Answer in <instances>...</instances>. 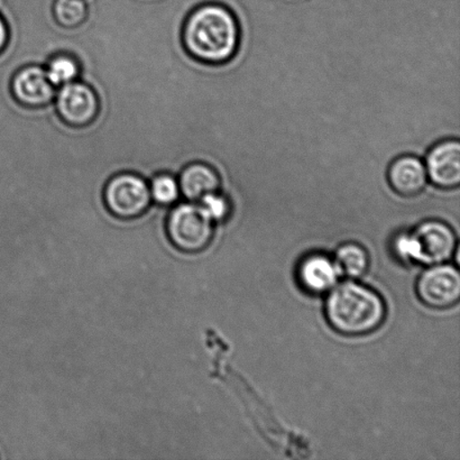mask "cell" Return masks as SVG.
Segmentation results:
<instances>
[{
  "instance_id": "obj_1",
  "label": "cell",
  "mask_w": 460,
  "mask_h": 460,
  "mask_svg": "<svg viewBox=\"0 0 460 460\" xmlns=\"http://www.w3.org/2000/svg\"><path fill=\"white\" fill-rule=\"evenodd\" d=\"M181 40L189 56L198 62L225 66L233 62L241 49L242 27L226 3L205 2L188 13Z\"/></svg>"
},
{
  "instance_id": "obj_2",
  "label": "cell",
  "mask_w": 460,
  "mask_h": 460,
  "mask_svg": "<svg viewBox=\"0 0 460 460\" xmlns=\"http://www.w3.org/2000/svg\"><path fill=\"white\" fill-rule=\"evenodd\" d=\"M387 308L380 293L354 279L328 292L324 315L333 331L346 337L376 332L385 322Z\"/></svg>"
},
{
  "instance_id": "obj_3",
  "label": "cell",
  "mask_w": 460,
  "mask_h": 460,
  "mask_svg": "<svg viewBox=\"0 0 460 460\" xmlns=\"http://www.w3.org/2000/svg\"><path fill=\"white\" fill-rule=\"evenodd\" d=\"M394 252L405 264L436 265L448 263L456 254L458 238L450 225L428 219L412 232L396 234Z\"/></svg>"
},
{
  "instance_id": "obj_4",
  "label": "cell",
  "mask_w": 460,
  "mask_h": 460,
  "mask_svg": "<svg viewBox=\"0 0 460 460\" xmlns=\"http://www.w3.org/2000/svg\"><path fill=\"white\" fill-rule=\"evenodd\" d=\"M164 230L178 251L198 254L213 242L215 223L198 202L181 200L170 207L164 218Z\"/></svg>"
},
{
  "instance_id": "obj_5",
  "label": "cell",
  "mask_w": 460,
  "mask_h": 460,
  "mask_svg": "<svg viewBox=\"0 0 460 460\" xmlns=\"http://www.w3.org/2000/svg\"><path fill=\"white\" fill-rule=\"evenodd\" d=\"M103 204L117 219L141 218L153 204L147 180L133 172L115 174L103 189Z\"/></svg>"
},
{
  "instance_id": "obj_6",
  "label": "cell",
  "mask_w": 460,
  "mask_h": 460,
  "mask_svg": "<svg viewBox=\"0 0 460 460\" xmlns=\"http://www.w3.org/2000/svg\"><path fill=\"white\" fill-rule=\"evenodd\" d=\"M419 300L431 309L452 308L460 299V273L448 263L430 265L423 270L416 284Z\"/></svg>"
},
{
  "instance_id": "obj_7",
  "label": "cell",
  "mask_w": 460,
  "mask_h": 460,
  "mask_svg": "<svg viewBox=\"0 0 460 460\" xmlns=\"http://www.w3.org/2000/svg\"><path fill=\"white\" fill-rule=\"evenodd\" d=\"M53 105L58 117L74 128L92 123L101 108L96 90L81 79L58 88Z\"/></svg>"
},
{
  "instance_id": "obj_8",
  "label": "cell",
  "mask_w": 460,
  "mask_h": 460,
  "mask_svg": "<svg viewBox=\"0 0 460 460\" xmlns=\"http://www.w3.org/2000/svg\"><path fill=\"white\" fill-rule=\"evenodd\" d=\"M425 168L428 181L440 190H455L460 186V142L446 138L437 142L427 152Z\"/></svg>"
},
{
  "instance_id": "obj_9",
  "label": "cell",
  "mask_w": 460,
  "mask_h": 460,
  "mask_svg": "<svg viewBox=\"0 0 460 460\" xmlns=\"http://www.w3.org/2000/svg\"><path fill=\"white\" fill-rule=\"evenodd\" d=\"M11 93L21 105L38 108L53 102L57 88L49 83L43 65L31 63L13 75Z\"/></svg>"
},
{
  "instance_id": "obj_10",
  "label": "cell",
  "mask_w": 460,
  "mask_h": 460,
  "mask_svg": "<svg viewBox=\"0 0 460 460\" xmlns=\"http://www.w3.org/2000/svg\"><path fill=\"white\" fill-rule=\"evenodd\" d=\"M386 178L392 190L403 198L421 195L429 182L425 164L413 155L395 157L387 168Z\"/></svg>"
},
{
  "instance_id": "obj_11",
  "label": "cell",
  "mask_w": 460,
  "mask_h": 460,
  "mask_svg": "<svg viewBox=\"0 0 460 460\" xmlns=\"http://www.w3.org/2000/svg\"><path fill=\"white\" fill-rule=\"evenodd\" d=\"M182 200L198 202L211 192L222 190L223 175L215 165L205 161H193L178 174Z\"/></svg>"
},
{
  "instance_id": "obj_12",
  "label": "cell",
  "mask_w": 460,
  "mask_h": 460,
  "mask_svg": "<svg viewBox=\"0 0 460 460\" xmlns=\"http://www.w3.org/2000/svg\"><path fill=\"white\" fill-rule=\"evenodd\" d=\"M340 277L335 261L323 252L306 255L297 266V281L311 295L328 293Z\"/></svg>"
},
{
  "instance_id": "obj_13",
  "label": "cell",
  "mask_w": 460,
  "mask_h": 460,
  "mask_svg": "<svg viewBox=\"0 0 460 460\" xmlns=\"http://www.w3.org/2000/svg\"><path fill=\"white\" fill-rule=\"evenodd\" d=\"M333 261L341 277L342 275L349 279L363 278L371 266V257L367 248L354 242L345 243L338 247Z\"/></svg>"
},
{
  "instance_id": "obj_14",
  "label": "cell",
  "mask_w": 460,
  "mask_h": 460,
  "mask_svg": "<svg viewBox=\"0 0 460 460\" xmlns=\"http://www.w3.org/2000/svg\"><path fill=\"white\" fill-rule=\"evenodd\" d=\"M43 66L49 83L57 89L80 79L81 65L72 53H54L48 58Z\"/></svg>"
},
{
  "instance_id": "obj_15",
  "label": "cell",
  "mask_w": 460,
  "mask_h": 460,
  "mask_svg": "<svg viewBox=\"0 0 460 460\" xmlns=\"http://www.w3.org/2000/svg\"><path fill=\"white\" fill-rule=\"evenodd\" d=\"M153 204L160 207H170L182 200L177 175L161 172L148 181Z\"/></svg>"
},
{
  "instance_id": "obj_16",
  "label": "cell",
  "mask_w": 460,
  "mask_h": 460,
  "mask_svg": "<svg viewBox=\"0 0 460 460\" xmlns=\"http://www.w3.org/2000/svg\"><path fill=\"white\" fill-rule=\"evenodd\" d=\"M52 13L54 21L63 29H75L87 20V0H54Z\"/></svg>"
},
{
  "instance_id": "obj_17",
  "label": "cell",
  "mask_w": 460,
  "mask_h": 460,
  "mask_svg": "<svg viewBox=\"0 0 460 460\" xmlns=\"http://www.w3.org/2000/svg\"><path fill=\"white\" fill-rule=\"evenodd\" d=\"M198 205L204 209L208 217L215 224L223 223L230 217L233 213V202L230 198L222 190L211 192L198 201Z\"/></svg>"
},
{
  "instance_id": "obj_18",
  "label": "cell",
  "mask_w": 460,
  "mask_h": 460,
  "mask_svg": "<svg viewBox=\"0 0 460 460\" xmlns=\"http://www.w3.org/2000/svg\"><path fill=\"white\" fill-rule=\"evenodd\" d=\"M9 40V27L6 20H4L2 13H0V53H2L4 48L7 47Z\"/></svg>"
},
{
  "instance_id": "obj_19",
  "label": "cell",
  "mask_w": 460,
  "mask_h": 460,
  "mask_svg": "<svg viewBox=\"0 0 460 460\" xmlns=\"http://www.w3.org/2000/svg\"><path fill=\"white\" fill-rule=\"evenodd\" d=\"M53 20H54V18H53ZM49 26H51V25H49Z\"/></svg>"
}]
</instances>
